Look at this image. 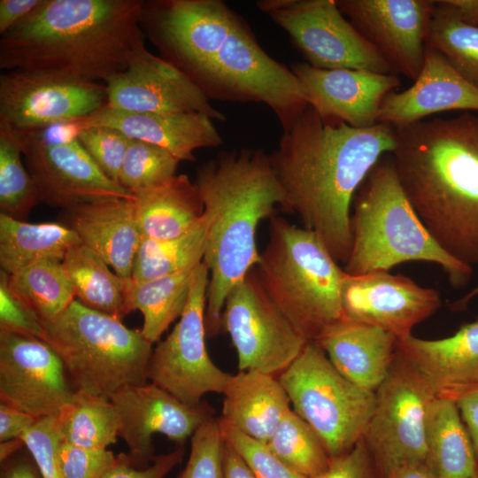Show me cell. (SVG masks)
<instances>
[{"instance_id":"obj_1","label":"cell","mask_w":478,"mask_h":478,"mask_svg":"<svg viewBox=\"0 0 478 478\" xmlns=\"http://www.w3.org/2000/svg\"><path fill=\"white\" fill-rule=\"evenodd\" d=\"M141 27L161 58L210 100L262 103L288 127L309 106L290 68L270 57L221 0H148Z\"/></svg>"},{"instance_id":"obj_2","label":"cell","mask_w":478,"mask_h":478,"mask_svg":"<svg viewBox=\"0 0 478 478\" xmlns=\"http://www.w3.org/2000/svg\"><path fill=\"white\" fill-rule=\"evenodd\" d=\"M282 130L268 155L284 193L281 206L345 264L352 241L351 202L373 167L394 150L396 129L384 123L352 127L322 119L309 105Z\"/></svg>"},{"instance_id":"obj_3","label":"cell","mask_w":478,"mask_h":478,"mask_svg":"<svg viewBox=\"0 0 478 478\" xmlns=\"http://www.w3.org/2000/svg\"><path fill=\"white\" fill-rule=\"evenodd\" d=\"M395 129L389 155L416 213L450 256L478 265V114Z\"/></svg>"},{"instance_id":"obj_4","label":"cell","mask_w":478,"mask_h":478,"mask_svg":"<svg viewBox=\"0 0 478 478\" xmlns=\"http://www.w3.org/2000/svg\"><path fill=\"white\" fill-rule=\"evenodd\" d=\"M144 0H43L0 39V68L104 83L145 46Z\"/></svg>"},{"instance_id":"obj_5","label":"cell","mask_w":478,"mask_h":478,"mask_svg":"<svg viewBox=\"0 0 478 478\" xmlns=\"http://www.w3.org/2000/svg\"><path fill=\"white\" fill-rule=\"evenodd\" d=\"M204 204L206 226L204 263L209 270L205 326L210 335L222 330L226 299L256 266V232L284 201L269 156L259 149L220 151L197 169L194 181Z\"/></svg>"},{"instance_id":"obj_6","label":"cell","mask_w":478,"mask_h":478,"mask_svg":"<svg viewBox=\"0 0 478 478\" xmlns=\"http://www.w3.org/2000/svg\"><path fill=\"white\" fill-rule=\"evenodd\" d=\"M351 226V249L343 268L348 274L425 261L441 266L455 288L470 279L472 267L443 251L416 213L390 155L377 162L357 191Z\"/></svg>"},{"instance_id":"obj_7","label":"cell","mask_w":478,"mask_h":478,"mask_svg":"<svg viewBox=\"0 0 478 478\" xmlns=\"http://www.w3.org/2000/svg\"><path fill=\"white\" fill-rule=\"evenodd\" d=\"M255 270L268 297L308 343L343 320L344 270L313 232L272 217Z\"/></svg>"},{"instance_id":"obj_8","label":"cell","mask_w":478,"mask_h":478,"mask_svg":"<svg viewBox=\"0 0 478 478\" xmlns=\"http://www.w3.org/2000/svg\"><path fill=\"white\" fill-rule=\"evenodd\" d=\"M44 341L58 353L77 390L110 397L127 385L144 384L152 343L141 329L74 299L57 318L43 322Z\"/></svg>"},{"instance_id":"obj_9","label":"cell","mask_w":478,"mask_h":478,"mask_svg":"<svg viewBox=\"0 0 478 478\" xmlns=\"http://www.w3.org/2000/svg\"><path fill=\"white\" fill-rule=\"evenodd\" d=\"M277 377L292 410L314 430L331 459L363 438L375 394L343 376L317 343H307Z\"/></svg>"},{"instance_id":"obj_10","label":"cell","mask_w":478,"mask_h":478,"mask_svg":"<svg viewBox=\"0 0 478 478\" xmlns=\"http://www.w3.org/2000/svg\"><path fill=\"white\" fill-rule=\"evenodd\" d=\"M375 404L363 440L382 478L426 463V419L436 394L424 375L397 354L374 391Z\"/></svg>"},{"instance_id":"obj_11","label":"cell","mask_w":478,"mask_h":478,"mask_svg":"<svg viewBox=\"0 0 478 478\" xmlns=\"http://www.w3.org/2000/svg\"><path fill=\"white\" fill-rule=\"evenodd\" d=\"M209 270L201 262L194 270L184 312L172 332L153 348L148 380L181 402L198 405L208 393L223 394L232 374L211 359L205 345Z\"/></svg>"},{"instance_id":"obj_12","label":"cell","mask_w":478,"mask_h":478,"mask_svg":"<svg viewBox=\"0 0 478 478\" xmlns=\"http://www.w3.org/2000/svg\"><path fill=\"white\" fill-rule=\"evenodd\" d=\"M257 6L289 35L313 67L394 73L379 51L345 19L335 0H260Z\"/></svg>"},{"instance_id":"obj_13","label":"cell","mask_w":478,"mask_h":478,"mask_svg":"<svg viewBox=\"0 0 478 478\" xmlns=\"http://www.w3.org/2000/svg\"><path fill=\"white\" fill-rule=\"evenodd\" d=\"M239 371L278 376L308 343L263 289L255 267L229 292L221 317Z\"/></svg>"},{"instance_id":"obj_14","label":"cell","mask_w":478,"mask_h":478,"mask_svg":"<svg viewBox=\"0 0 478 478\" xmlns=\"http://www.w3.org/2000/svg\"><path fill=\"white\" fill-rule=\"evenodd\" d=\"M106 104L104 83L22 70L0 75V123L14 133L85 117Z\"/></svg>"},{"instance_id":"obj_15","label":"cell","mask_w":478,"mask_h":478,"mask_svg":"<svg viewBox=\"0 0 478 478\" xmlns=\"http://www.w3.org/2000/svg\"><path fill=\"white\" fill-rule=\"evenodd\" d=\"M63 361L45 341L0 331V402L36 420L58 417L75 393Z\"/></svg>"},{"instance_id":"obj_16","label":"cell","mask_w":478,"mask_h":478,"mask_svg":"<svg viewBox=\"0 0 478 478\" xmlns=\"http://www.w3.org/2000/svg\"><path fill=\"white\" fill-rule=\"evenodd\" d=\"M120 418L119 437L126 443L132 463L144 468L154 460L153 436L161 434L184 446L196 430L214 416L206 402L188 405L159 386L127 385L110 397Z\"/></svg>"},{"instance_id":"obj_17","label":"cell","mask_w":478,"mask_h":478,"mask_svg":"<svg viewBox=\"0 0 478 478\" xmlns=\"http://www.w3.org/2000/svg\"><path fill=\"white\" fill-rule=\"evenodd\" d=\"M14 135L41 202L66 209L108 198L135 199L100 170L78 140L52 144L25 134Z\"/></svg>"},{"instance_id":"obj_18","label":"cell","mask_w":478,"mask_h":478,"mask_svg":"<svg viewBox=\"0 0 478 478\" xmlns=\"http://www.w3.org/2000/svg\"><path fill=\"white\" fill-rule=\"evenodd\" d=\"M341 299L343 319L377 327L397 340L412 335V328L441 305L437 290L389 271L344 272Z\"/></svg>"},{"instance_id":"obj_19","label":"cell","mask_w":478,"mask_h":478,"mask_svg":"<svg viewBox=\"0 0 478 478\" xmlns=\"http://www.w3.org/2000/svg\"><path fill=\"white\" fill-rule=\"evenodd\" d=\"M341 12L379 51L394 73L413 81L425 55L436 3L430 0H335Z\"/></svg>"},{"instance_id":"obj_20","label":"cell","mask_w":478,"mask_h":478,"mask_svg":"<svg viewBox=\"0 0 478 478\" xmlns=\"http://www.w3.org/2000/svg\"><path fill=\"white\" fill-rule=\"evenodd\" d=\"M104 84L109 108L134 112H199L212 120H226L184 73L146 46L134 55L124 71Z\"/></svg>"},{"instance_id":"obj_21","label":"cell","mask_w":478,"mask_h":478,"mask_svg":"<svg viewBox=\"0 0 478 478\" xmlns=\"http://www.w3.org/2000/svg\"><path fill=\"white\" fill-rule=\"evenodd\" d=\"M290 69L299 80L309 105L322 119L356 128L376 125L383 98L401 85L395 73L320 69L306 62L293 64Z\"/></svg>"},{"instance_id":"obj_22","label":"cell","mask_w":478,"mask_h":478,"mask_svg":"<svg viewBox=\"0 0 478 478\" xmlns=\"http://www.w3.org/2000/svg\"><path fill=\"white\" fill-rule=\"evenodd\" d=\"M457 110L478 112V88L458 73L439 51L426 45L419 76L408 89L391 91L383 98L378 123L398 127Z\"/></svg>"},{"instance_id":"obj_23","label":"cell","mask_w":478,"mask_h":478,"mask_svg":"<svg viewBox=\"0 0 478 478\" xmlns=\"http://www.w3.org/2000/svg\"><path fill=\"white\" fill-rule=\"evenodd\" d=\"M73 120L81 130L89 127L117 129L129 139L166 150L180 162H193L196 160V150L215 148L223 143L212 120L199 112H134L105 105L88 116Z\"/></svg>"},{"instance_id":"obj_24","label":"cell","mask_w":478,"mask_h":478,"mask_svg":"<svg viewBox=\"0 0 478 478\" xmlns=\"http://www.w3.org/2000/svg\"><path fill=\"white\" fill-rule=\"evenodd\" d=\"M61 224L74 231L81 244L100 255L112 270L131 279L142 235L135 199L108 198L62 209Z\"/></svg>"},{"instance_id":"obj_25","label":"cell","mask_w":478,"mask_h":478,"mask_svg":"<svg viewBox=\"0 0 478 478\" xmlns=\"http://www.w3.org/2000/svg\"><path fill=\"white\" fill-rule=\"evenodd\" d=\"M397 354L428 380L437 397L454 400L478 385V318L452 335L397 340Z\"/></svg>"},{"instance_id":"obj_26","label":"cell","mask_w":478,"mask_h":478,"mask_svg":"<svg viewBox=\"0 0 478 478\" xmlns=\"http://www.w3.org/2000/svg\"><path fill=\"white\" fill-rule=\"evenodd\" d=\"M397 343L393 335L382 328L343 319L315 343L343 376L374 392L389 374Z\"/></svg>"},{"instance_id":"obj_27","label":"cell","mask_w":478,"mask_h":478,"mask_svg":"<svg viewBox=\"0 0 478 478\" xmlns=\"http://www.w3.org/2000/svg\"><path fill=\"white\" fill-rule=\"evenodd\" d=\"M222 395L220 421L264 444L292 409L278 377L257 370L232 374Z\"/></svg>"},{"instance_id":"obj_28","label":"cell","mask_w":478,"mask_h":478,"mask_svg":"<svg viewBox=\"0 0 478 478\" xmlns=\"http://www.w3.org/2000/svg\"><path fill=\"white\" fill-rule=\"evenodd\" d=\"M135 215L143 237L167 240L194 227L204 216V204L195 182L186 174L135 194Z\"/></svg>"},{"instance_id":"obj_29","label":"cell","mask_w":478,"mask_h":478,"mask_svg":"<svg viewBox=\"0 0 478 478\" xmlns=\"http://www.w3.org/2000/svg\"><path fill=\"white\" fill-rule=\"evenodd\" d=\"M425 465L438 478H478V460L455 401L436 397L426 419Z\"/></svg>"},{"instance_id":"obj_30","label":"cell","mask_w":478,"mask_h":478,"mask_svg":"<svg viewBox=\"0 0 478 478\" xmlns=\"http://www.w3.org/2000/svg\"><path fill=\"white\" fill-rule=\"evenodd\" d=\"M79 244L77 234L61 223H28L0 213V266L9 274L43 258L63 260Z\"/></svg>"},{"instance_id":"obj_31","label":"cell","mask_w":478,"mask_h":478,"mask_svg":"<svg viewBox=\"0 0 478 478\" xmlns=\"http://www.w3.org/2000/svg\"><path fill=\"white\" fill-rule=\"evenodd\" d=\"M63 264L79 302L120 320L127 314L126 296L130 279L112 272L96 251L79 244L67 251Z\"/></svg>"},{"instance_id":"obj_32","label":"cell","mask_w":478,"mask_h":478,"mask_svg":"<svg viewBox=\"0 0 478 478\" xmlns=\"http://www.w3.org/2000/svg\"><path fill=\"white\" fill-rule=\"evenodd\" d=\"M194 270L143 281H128L127 312L134 310L142 312L141 332L150 343L158 342L184 312Z\"/></svg>"},{"instance_id":"obj_33","label":"cell","mask_w":478,"mask_h":478,"mask_svg":"<svg viewBox=\"0 0 478 478\" xmlns=\"http://www.w3.org/2000/svg\"><path fill=\"white\" fill-rule=\"evenodd\" d=\"M57 424L62 442L92 449H106L115 443L120 428L109 398L77 389L57 417Z\"/></svg>"},{"instance_id":"obj_34","label":"cell","mask_w":478,"mask_h":478,"mask_svg":"<svg viewBox=\"0 0 478 478\" xmlns=\"http://www.w3.org/2000/svg\"><path fill=\"white\" fill-rule=\"evenodd\" d=\"M206 226L203 219L184 235L167 240L141 239L131 279L148 281L193 270L203 262Z\"/></svg>"},{"instance_id":"obj_35","label":"cell","mask_w":478,"mask_h":478,"mask_svg":"<svg viewBox=\"0 0 478 478\" xmlns=\"http://www.w3.org/2000/svg\"><path fill=\"white\" fill-rule=\"evenodd\" d=\"M9 284L43 322L57 318L75 297L63 260L55 258L41 259L9 274Z\"/></svg>"},{"instance_id":"obj_36","label":"cell","mask_w":478,"mask_h":478,"mask_svg":"<svg viewBox=\"0 0 478 478\" xmlns=\"http://www.w3.org/2000/svg\"><path fill=\"white\" fill-rule=\"evenodd\" d=\"M266 445L289 468L306 478L320 475L331 461L320 438L292 409Z\"/></svg>"},{"instance_id":"obj_37","label":"cell","mask_w":478,"mask_h":478,"mask_svg":"<svg viewBox=\"0 0 478 478\" xmlns=\"http://www.w3.org/2000/svg\"><path fill=\"white\" fill-rule=\"evenodd\" d=\"M435 3L426 45L439 51L458 73L478 88V27L461 21Z\"/></svg>"},{"instance_id":"obj_38","label":"cell","mask_w":478,"mask_h":478,"mask_svg":"<svg viewBox=\"0 0 478 478\" xmlns=\"http://www.w3.org/2000/svg\"><path fill=\"white\" fill-rule=\"evenodd\" d=\"M14 133L0 123V209L12 218L25 220L41 202L36 185L22 161Z\"/></svg>"},{"instance_id":"obj_39","label":"cell","mask_w":478,"mask_h":478,"mask_svg":"<svg viewBox=\"0 0 478 478\" xmlns=\"http://www.w3.org/2000/svg\"><path fill=\"white\" fill-rule=\"evenodd\" d=\"M179 163L175 157L158 146L130 139L118 182L135 195L175 176Z\"/></svg>"},{"instance_id":"obj_40","label":"cell","mask_w":478,"mask_h":478,"mask_svg":"<svg viewBox=\"0 0 478 478\" xmlns=\"http://www.w3.org/2000/svg\"><path fill=\"white\" fill-rule=\"evenodd\" d=\"M225 439L220 418L204 422L190 438V453L176 478H225Z\"/></svg>"},{"instance_id":"obj_41","label":"cell","mask_w":478,"mask_h":478,"mask_svg":"<svg viewBox=\"0 0 478 478\" xmlns=\"http://www.w3.org/2000/svg\"><path fill=\"white\" fill-rule=\"evenodd\" d=\"M77 140L100 170L118 182L130 139L114 128L89 127L81 130Z\"/></svg>"},{"instance_id":"obj_42","label":"cell","mask_w":478,"mask_h":478,"mask_svg":"<svg viewBox=\"0 0 478 478\" xmlns=\"http://www.w3.org/2000/svg\"><path fill=\"white\" fill-rule=\"evenodd\" d=\"M220 426L225 441L242 456L256 478H306L289 468L266 444L221 421Z\"/></svg>"},{"instance_id":"obj_43","label":"cell","mask_w":478,"mask_h":478,"mask_svg":"<svg viewBox=\"0 0 478 478\" xmlns=\"http://www.w3.org/2000/svg\"><path fill=\"white\" fill-rule=\"evenodd\" d=\"M0 331L44 341L45 329L37 312L9 284V274L0 273Z\"/></svg>"},{"instance_id":"obj_44","label":"cell","mask_w":478,"mask_h":478,"mask_svg":"<svg viewBox=\"0 0 478 478\" xmlns=\"http://www.w3.org/2000/svg\"><path fill=\"white\" fill-rule=\"evenodd\" d=\"M20 438L43 478H65L58 456L60 436L56 417L38 420Z\"/></svg>"},{"instance_id":"obj_45","label":"cell","mask_w":478,"mask_h":478,"mask_svg":"<svg viewBox=\"0 0 478 478\" xmlns=\"http://www.w3.org/2000/svg\"><path fill=\"white\" fill-rule=\"evenodd\" d=\"M58 456L65 478H101L116 459L107 449L85 448L61 440Z\"/></svg>"},{"instance_id":"obj_46","label":"cell","mask_w":478,"mask_h":478,"mask_svg":"<svg viewBox=\"0 0 478 478\" xmlns=\"http://www.w3.org/2000/svg\"><path fill=\"white\" fill-rule=\"evenodd\" d=\"M184 452V446H176L168 453L156 455L151 464L144 468L136 467L127 453L120 452L101 478H165L181 462Z\"/></svg>"},{"instance_id":"obj_47","label":"cell","mask_w":478,"mask_h":478,"mask_svg":"<svg viewBox=\"0 0 478 478\" xmlns=\"http://www.w3.org/2000/svg\"><path fill=\"white\" fill-rule=\"evenodd\" d=\"M316 478H382L361 438L348 452L332 458L328 469Z\"/></svg>"},{"instance_id":"obj_48","label":"cell","mask_w":478,"mask_h":478,"mask_svg":"<svg viewBox=\"0 0 478 478\" xmlns=\"http://www.w3.org/2000/svg\"><path fill=\"white\" fill-rule=\"evenodd\" d=\"M37 420L20 410L0 403V442L20 438Z\"/></svg>"},{"instance_id":"obj_49","label":"cell","mask_w":478,"mask_h":478,"mask_svg":"<svg viewBox=\"0 0 478 478\" xmlns=\"http://www.w3.org/2000/svg\"><path fill=\"white\" fill-rule=\"evenodd\" d=\"M0 462V478H43L34 457L26 446Z\"/></svg>"},{"instance_id":"obj_50","label":"cell","mask_w":478,"mask_h":478,"mask_svg":"<svg viewBox=\"0 0 478 478\" xmlns=\"http://www.w3.org/2000/svg\"><path fill=\"white\" fill-rule=\"evenodd\" d=\"M453 401L470 436L478 460V385L465 390Z\"/></svg>"},{"instance_id":"obj_51","label":"cell","mask_w":478,"mask_h":478,"mask_svg":"<svg viewBox=\"0 0 478 478\" xmlns=\"http://www.w3.org/2000/svg\"><path fill=\"white\" fill-rule=\"evenodd\" d=\"M43 0H0L1 36L35 11Z\"/></svg>"},{"instance_id":"obj_52","label":"cell","mask_w":478,"mask_h":478,"mask_svg":"<svg viewBox=\"0 0 478 478\" xmlns=\"http://www.w3.org/2000/svg\"><path fill=\"white\" fill-rule=\"evenodd\" d=\"M80 132L81 128L71 120L52 124L35 132L25 133V135L35 137L43 143L56 144L77 140Z\"/></svg>"},{"instance_id":"obj_53","label":"cell","mask_w":478,"mask_h":478,"mask_svg":"<svg viewBox=\"0 0 478 478\" xmlns=\"http://www.w3.org/2000/svg\"><path fill=\"white\" fill-rule=\"evenodd\" d=\"M225 478H256L247 463L232 445L225 441Z\"/></svg>"},{"instance_id":"obj_54","label":"cell","mask_w":478,"mask_h":478,"mask_svg":"<svg viewBox=\"0 0 478 478\" xmlns=\"http://www.w3.org/2000/svg\"><path fill=\"white\" fill-rule=\"evenodd\" d=\"M437 3L461 21L478 27V0H445Z\"/></svg>"},{"instance_id":"obj_55","label":"cell","mask_w":478,"mask_h":478,"mask_svg":"<svg viewBox=\"0 0 478 478\" xmlns=\"http://www.w3.org/2000/svg\"><path fill=\"white\" fill-rule=\"evenodd\" d=\"M388 478H438L425 464L412 465L402 467Z\"/></svg>"},{"instance_id":"obj_56","label":"cell","mask_w":478,"mask_h":478,"mask_svg":"<svg viewBox=\"0 0 478 478\" xmlns=\"http://www.w3.org/2000/svg\"><path fill=\"white\" fill-rule=\"evenodd\" d=\"M476 296H478V285L474 289L470 290L467 294H466L462 298L451 304V307L452 310L464 309L466 307L467 304Z\"/></svg>"}]
</instances>
